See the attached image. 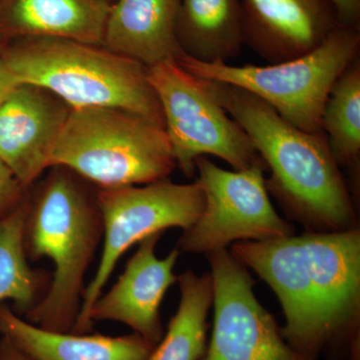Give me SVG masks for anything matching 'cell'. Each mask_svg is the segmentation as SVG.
<instances>
[{"label": "cell", "mask_w": 360, "mask_h": 360, "mask_svg": "<svg viewBox=\"0 0 360 360\" xmlns=\"http://www.w3.org/2000/svg\"><path fill=\"white\" fill-rule=\"evenodd\" d=\"M72 108L49 90L20 84L0 105V160L30 189L51 167Z\"/></svg>", "instance_id": "obj_11"}, {"label": "cell", "mask_w": 360, "mask_h": 360, "mask_svg": "<svg viewBox=\"0 0 360 360\" xmlns=\"http://www.w3.org/2000/svg\"><path fill=\"white\" fill-rule=\"evenodd\" d=\"M28 189L20 184L0 160V219L13 212L28 198Z\"/></svg>", "instance_id": "obj_21"}, {"label": "cell", "mask_w": 360, "mask_h": 360, "mask_svg": "<svg viewBox=\"0 0 360 360\" xmlns=\"http://www.w3.org/2000/svg\"><path fill=\"white\" fill-rule=\"evenodd\" d=\"M30 194V193H28ZM27 200L0 219V305L13 303L16 314H27L46 295L51 276L28 264L25 245Z\"/></svg>", "instance_id": "obj_18"}, {"label": "cell", "mask_w": 360, "mask_h": 360, "mask_svg": "<svg viewBox=\"0 0 360 360\" xmlns=\"http://www.w3.org/2000/svg\"><path fill=\"white\" fill-rule=\"evenodd\" d=\"M0 335L33 360H146L155 345L141 335L108 336L58 333L25 321L0 305Z\"/></svg>", "instance_id": "obj_16"}, {"label": "cell", "mask_w": 360, "mask_h": 360, "mask_svg": "<svg viewBox=\"0 0 360 360\" xmlns=\"http://www.w3.org/2000/svg\"><path fill=\"white\" fill-rule=\"evenodd\" d=\"M162 233L149 236L139 243L124 272L105 295L99 296L90 310V321L122 322L153 345L163 336L160 307L172 284L176 283L174 266L179 250L160 259L156 245Z\"/></svg>", "instance_id": "obj_13"}, {"label": "cell", "mask_w": 360, "mask_h": 360, "mask_svg": "<svg viewBox=\"0 0 360 360\" xmlns=\"http://www.w3.org/2000/svg\"><path fill=\"white\" fill-rule=\"evenodd\" d=\"M0 56L20 84L49 90L72 110L122 108L165 125L148 68L103 45L25 37L6 42Z\"/></svg>", "instance_id": "obj_4"}, {"label": "cell", "mask_w": 360, "mask_h": 360, "mask_svg": "<svg viewBox=\"0 0 360 360\" xmlns=\"http://www.w3.org/2000/svg\"><path fill=\"white\" fill-rule=\"evenodd\" d=\"M4 46H6V42L0 39V54H1L2 51H4Z\"/></svg>", "instance_id": "obj_25"}, {"label": "cell", "mask_w": 360, "mask_h": 360, "mask_svg": "<svg viewBox=\"0 0 360 360\" xmlns=\"http://www.w3.org/2000/svg\"><path fill=\"white\" fill-rule=\"evenodd\" d=\"M265 168L229 172L205 156L198 158L196 181L205 193V208L195 224L184 231L180 250L208 255L238 241L293 236L292 225L279 217L269 200Z\"/></svg>", "instance_id": "obj_9"}, {"label": "cell", "mask_w": 360, "mask_h": 360, "mask_svg": "<svg viewBox=\"0 0 360 360\" xmlns=\"http://www.w3.org/2000/svg\"><path fill=\"white\" fill-rule=\"evenodd\" d=\"M243 44L269 65L314 51L340 25L329 0H241Z\"/></svg>", "instance_id": "obj_12"}, {"label": "cell", "mask_w": 360, "mask_h": 360, "mask_svg": "<svg viewBox=\"0 0 360 360\" xmlns=\"http://www.w3.org/2000/svg\"><path fill=\"white\" fill-rule=\"evenodd\" d=\"M179 0H117L110 6L103 45L146 68L181 53L176 27Z\"/></svg>", "instance_id": "obj_14"}, {"label": "cell", "mask_w": 360, "mask_h": 360, "mask_svg": "<svg viewBox=\"0 0 360 360\" xmlns=\"http://www.w3.org/2000/svg\"><path fill=\"white\" fill-rule=\"evenodd\" d=\"M335 7L340 25L359 26L360 0H329Z\"/></svg>", "instance_id": "obj_22"}, {"label": "cell", "mask_w": 360, "mask_h": 360, "mask_svg": "<svg viewBox=\"0 0 360 360\" xmlns=\"http://www.w3.org/2000/svg\"><path fill=\"white\" fill-rule=\"evenodd\" d=\"M231 253L274 291L285 316L281 335L317 360L345 347L359 356L360 232L307 231L300 236L238 241Z\"/></svg>", "instance_id": "obj_1"}, {"label": "cell", "mask_w": 360, "mask_h": 360, "mask_svg": "<svg viewBox=\"0 0 360 360\" xmlns=\"http://www.w3.org/2000/svg\"><path fill=\"white\" fill-rule=\"evenodd\" d=\"M180 302L167 331L146 360H200L206 352V317L212 304L210 274L193 270L177 277Z\"/></svg>", "instance_id": "obj_19"}, {"label": "cell", "mask_w": 360, "mask_h": 360, "mask_svg": "<svg viewBox=\"0 0 360 360\" xmlns=\"http://www.w3.org/2000/svg\"><path fill=\"white\" fill-rule=\"evenodd\" d=\"M176 167L187 177L195 174V161L217 156L236 170L264 165L250 137L217 101L207 80L184 70L176 60L148 68Z\"/></svg>", "instance_id": "obj_7"}, {"label": "cell", "mask_w": 360, "mask_h": 360, "mask_svg": "<svg viewBox=\"0 0 360 360\" xmlns=\"http://www.w3.org/2000/svg\"><path fill=\"white\" fill-rule=\"evenodd\" d=\"M321 129L338 165L359 174L360 58L347 66L329 92L321 117Z\"/></svg>", "instance_id": "obj_20"}, {"label": "cell", "mask_w": 360, "mask_h": 360, "mask_svg": "<svg viewBox=\"0 0 360 360\" xmlns=\"http://www.w3.org/2000/svg\"><path fill=\"white\" fill-rule=\"evenodd\" d=\"M0 360H33L6 338L0 335Z\"/></svg>", "instance_id": "obj_24"}, {"label": "cell", "mask_w": 360, "mask_h": 360, "mask_svg": "<svg viewBox=\"0 0 360 360\" xmlns=\"http://www.w3.org/2000/svg\"><path fill=\"white\" fill-rule=\"evenodd\" d=\"M84 179L52 167L28 194L25 245L28 259L47 257L54 265L46 295L25 315L27 321L58 333H71L82 307L86 274L103 240V217Z\"/></svg>", "instance_id": "obj_3"}, {"label": "cell", "mask_w": 360, "mask_h": 360, "mask_svg": "<svg viewBox=\"0 0 360 360\" xmlns=\"http://www.w3.org/2000/svg\"><path fill=\"white\" fill-rule=\"evenodd\" d=\"M108 0H0V39L58 37L103 45Z\"/></svg>", "instance_id": "obj_15"}, {"label": "cell", "mask_w": 360, "mask_h": 360, "mask_svg": "<svg viewBox=\"0 0 360 360\" xmlns=\"http://www.w3.org/2000/svg\"><path fill=\"white\" fill-rule=\"evenodd\" d=\"M99 189L167 179L176 167L165 125L115 108L71 110L51 156Z\"/></svg>", "instance_id": "obj_5"}, {"label": "cell", "mask_w": 360, "mask_h": 360, "mask_svg": "<svg viewBox=\"0 0 360 360\" xmlns=\"http://www.w3.org/2000/svg\"><path fill=\"white\" fill-rule=\"evenodd\" d=\"M214 323L200 360H312L281 335L272 315L258 302L248 267L227 250L208 253Z\"/></svg>", "instance_id": "obj_10"}, {"label": "cell", "mask_w": 360, "mask_h": 360, "mask_svg": "<svg viewBox=\"0 0 360 360\" xmlns=\"http://www.w3.org/2000/svg\"><path fill=\"white\" fill-rule=\"evenodd\" d=\"M97 201L103 217V251L71 330L77 335L89 333L94 328L90 310L103 295L120 257L149 236L172 227L189 229L200 219L205 202L198 181L179 184L167 179L144 186L99 189Z\"/></svg>", "instance_id": "obj_8"}, {"label": "cell", "mask_w": 360, "mask_h": 360, "mask_svg": "<svg viewBox=\"0 0 360 360\" xmlns=\"http://www.w3.org/2000/svg\"><path fill=\"white\" fill-rule=\"evenodd\" d=\"M359 51V26L340 25L314 51L274 65L205 63L182 52L175 60L196 77L250 92L293 127L319 134L329 92Z\"/></svg>", "instance_id": "obj_6"}, {"label": "cell", "mask_w": 360, "mask_h": 360, "mask_svg": "<svg viewBox=\"0 0 360 360\" xmlns=\"http://www.w3.org/2000/svg\"><path fill=\"white\" fill-rule=\"evenodd\" d=\"M207 82L271 170L265 179L267 191L290 217L312 232L356 229L352 194L323 131L309 134L298 129L250 92Z\"/></svg>", "instance_id": "obj_2"}, {"label": "cell", "mask_w": 360, "mask_h": 360, "mask_svg": "<svg viewBox=\"0 0 360 360\" xmlns=\"http://www.w3.org/2000/svg\"><path fill=\"white\" fill-rule=\"evenodd\" d=\"M182 53L205 63H226L243 44L241 0H179L176 27Z\"/></svg>", "instance_id": "obj_17"}, {"label": "cell", "mask_w": 360, "mask_h": 360, "mask_svg": "<svg viewBox=\"0 0 360 360\" xmlns=\"http://www.w3.org/2000/svg\"><path fill=\"white\" fill-rule=\"evenodd\" d=\"M20 84L18 78L0 56V105Z\"/></svg>", "instance_id": "obj_23"}]
</instances>
